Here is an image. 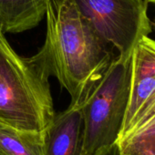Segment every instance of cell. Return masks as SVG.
I'll use <instances>...</instances> for the list:
<instances>
[{"instance_id":"obj_1","label":"cell","mask_w":155,"mask_h":155,"mask_svg":"<svg viewBox=\"0 0 155 155\" xmlns=\"http://www.w3.org/2000/svg\"><path fill=\"white\" fill-rule=\"evenodd\" d=\"M46 18L40 49L51 76L69 93V105L81 108L115 57L73 0H50Z\"/></svg>"},{"instance_id":"obj_11","label":"cell","mask_w":155,"mask_h":155,"mask_svg":"<svg viewBox=\"0 0 155 155\" xmlns=\"http://www.w3.org/2000/svg\"><path fill=\"white\" fill-rule=\"evenodd\" d=\"M151 28H152V30L155 31V18H154L153 20L151 21Z\"/></svg>"},{"instance_id":"obj_12","label":"cell","mask_w":155,"mask_h":155,"mask_svg":"<svg viewBox=\"0 0 155 155\" xmlns=\"http://www.w3.org/2000/svg\"><path fill=\"white\" fill-rule=\"evenodd\" d=\"M148 3H152V4H155V0H146Z\"/></svg>"},{"instance_id":"obj_8","label":"cell","mask_w":155,"mask_h":155,"mask_svg":"<svg viewBox=\"0 0 155 155\" xmlns=\"http://www.w3.org/2000/svg\"><path fill=\"white\" fill-rule=\"evenodd\" d=\"M117 144L120 155H155V103Z\"/></svg>"},{"instance_id":"obj_3","label":"cell","mask_w":155,"mask_h":155,"mask_svg":"<svg viewBox=\"0 0 155 155\" xmlns=\"http://www.w3.org/2000/svg\"><path fill=\"white\" fill-rule=\"evenodd\" d=\"M130 58L118 55L81 107L84 155H92L120 138L130 96Z\"/></svg>"},{"instance_id":"obj_7","label":"cell","mask_w":155,"mask_h":155,"mask_svg":"<svg viewBox=\"0 0 155 155\" xmlns=\"http://www.w3.org/2000/svg\"><path fill=\"white\" fill-rule=\"evenodd\" d=\"M50 0H0V31L21 33L36 28L46 17Z\"/></svg>"},{"instance_id":"obj_6","label":"cell","mask_w":155,"mask_h":155,"mask_svg":"<svg viewBox=\"0 0 155 155\" xmlns=\"http://www.w3.org/2000/svg\"><path fill=\"white\" fill-rule=\"evenodd\" d=\"M46 155H84L81 108L69 105L56 113L44 131Z\"/></svg>"},{"instance_id":"obj_9","label":"cell","mask_w":155,"mask_h":155,"mask_svg":"<svg viewBox=\"0 0 155 155\" xmlns=\"http://www.w3.org/2000/svg\"><path fill=\"white\" fill-rule=\"evenodd\" d=\"M0 155H46L44 132L18 130L0 122Z\"/></svg>"},{"instance_id":"obj_10","label":"cell","mask_w":155,"mask_h":155,"mask_svg":"<svg viewBox=\"0 0 155 155\" xmlns=\"http://www.w3.org/2000/svg\"><path fill=\"white\" fill-rule=\"evenodd\" d=\"M92 155H120L118 144L117 142H115L111 145L103 147Z\"/></svg>"},{"instance_id":"obj_5","label":"cell","mask_w":155,"mask_h":155,"mask_svg":"<svg viewBox=\"0 0 155 155\" xmlns=\"http://www.w3.org/2000/svg\"><path fill=\"white\" fill-rule=\"evenodd\" d=\"M154 103L155 39L144 36L131 52L130 96L120 138L127 133Z\"/></svg>"},{"instance_id":"obj_2","label":"cell","mask_w":155,"mask_h":155,"mask_svg":"<svg viewBox=\"0 0 155 155\" xmlns=\"http://www.w3.org/2000/svg\"><path fill=\"white\" fill-rule=\"evenodd\" d=\"M50 76L41 49L31 58L21 57L0 31V122L44 132L56 114Z\"/></svg>"},{"instance_id":"obj_4","label":"cell","mask_w":155,"mask_h":155,"mask_svg":"<svg viewBox=\"0 0 155 155\" xmlns=\"http://www.w3.org/2000/svg\"><path fill=\"white\" fill-rule=\"evenodd\" d=\"M96 32L120 56H130L144 36L152 32L146 0H73Z\"/></svg>"}]
</instances>
